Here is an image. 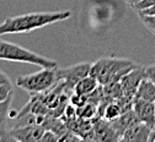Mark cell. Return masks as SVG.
<instances>
[{
    "mask_svg": "<svg viewBox=\"0 0 155 142\" xmlns=\"http://www.w3.org/2000/svg\"><path fill=\"white\" fill-rule=\"evenodd\" d=\"M71 17V11H53V12H31L6 18L0 24V36L14 33H28L45 26L64 21Z\"/></svg>",
    "mask_w": 155,
    "mask_h": 142,
    "instance_id": "obj_1",
    "label": "cell"
},
{
    "mask_svg": "<svg viewBox=\"0 0 155 142\" xmlns=\"http://www.w3.org/2000/svg\"><path fill=\"white\" fill-rule=\"evenodd\" d=\"M137 66L138 65L132 60L108 56L94 63L91 65L90 75L97 80L101 86H105L111 82H118L126 74Z\"/></svg>",
    "mask_w": 155,
    "mask_h": 142,
    "instance_id": "obj_2",
    "label": "cell"
},
{
    "mask_svg": "<svg viewBox=\"0 0 155 142\" xmlns=\"http://www.w3.org/2000/svg\"><path fill=\"white\" fill-rule=\"evenodd\" d=\"M0 60L32 64L41 68H58V63L55 60H51L30 49L8 42V40H4L2 38H0Z\"/></svg>",
    "mask_w": 155,
    "mask_h": 142,
    "instance_id": "obj_3",
    "label": "cell"
},
{
    "mask_svg": "<svg viewBox=\"0 0 155 142\" xmlns=\"http://www.w3.org/2000/svg\"><path fill=\"white\" fill-rule=\"evenodd\" d=\"M58 82V68H42L40 71L18 76L16 80L17 86L32 96L52 90Z\"/></svg>",
    "mask_w": 155,
    "mask_h": 142,
    "instance_id": "obj_4",
    "label": "cell"
},
{
    "mask_svg": "<svg viewBox=\"0 0 155 142\" xmlns=\"http://www.w3.org/2000/svg\"><path fill=\"white\" fill-rule=\"evenodd\" d=\"M43 125L33 124L14 128L10 131H6L0 141H20V142H38L45 132Z\"/></svg>",
    "mask_w": 155,
    "mask_h": 142,
    "instance_id": "obj_5",
    "label": "cell"
},
{
    "mask_svg": "<svg viewBox=\"0 0 155 142\" xmlns=\"http://www.w3.org/2000/svg\"><path fill=\"white\" fill-rule=\"evenodd\" d=\"M91 65H92L91 63H80L67 69L58 70V78H59V81H63V84L68 90L74 92L75 85L80 80L90 75Z\"/></svg>",
    "mask_w": 155,
    "mask_h": 142,
    "instance_id": "obj_6",
    "label": "cell"
},
{
    "mask_svg": "<svg viewBox=\"0 0 155 142\" xmlns=\"http://www.w3.org/2000/svg\"><path fill=\"white\" fill-rule=\"evenodd\" d=\"M85 140H96V141L117 140V141H120V136L116 134V131L113 130L108 120H106L104 118H99V120L92 124V129L87 134Z\"/></svg>",
    "mask_w": 155,
    "mask_h": 142,
    "instance_id": "obj_7",
    "label": "cell"
},
{
    "mask_svg": "<svg viewBox=\"0 0 155 142\" xmlns=\"http://www.w3.org/2000/svg\"><path fill=\"white\" fill-rule=\"evenodd\" d=\"M132 108L140 123L145 124L151 130L155 128V104L153 102L134 98Z\"/></svg>",
    "mask_w": 155,
    "mask_h": 142,
    "instance_id": "obj_8",
    "label": "cell"
},
{
    "mask_svg": "<svg viewBox=\"0 0 155 142\" xmlns=\"http://www.w3.org/2000/svg\"><path fill=\"white\" fill-rule=\"evenodd\" d=\"M143 77H144V68H139V66L134 68L128 74H126L120 81L123 90V96L134 98L135 91H137Z\"/></svg>",
    "mask_w": 155,
    "mask_h": 142,
    "instance_id": "obj_9",
    "label": "cell"
},
{
    "mask_svg": "<svg viewBox=\"0 0 155 142\" xmlns=\"http://www.w3.org/2000/svg\"><path fill=\"white\" fill-rule=\"evenodd\" d=\"M151 129L143 123H138L127 129L121 136L120 141L124 142H147L149 141Z\"/></svg>",
    "mask_w": 155,
    "mask_h": 142,
    "instance_id": "obj_10",
    "label": "cell"
},
{
    "mask_svg": "<svg viewBox=\"0 0 155 142\" xmlns=\"http://www.w3.org/2000/svg\"><path fill=\"white\" fill-rule=\"evenodd\" d=\"M110 123H111L113 130L116 131V134L120 136V140H121V136L123 135V132L127 129H129L130 126L140 123V121L138 120L137 115H135V113H134V110L132 108V109H128V110L123 112L118 118H116L114 120L110 121Z\"/></svg>",
    "mask_w": 155,
    "mask_h": 142,
    "instance_id": "obj_11",
    "label": "cell"
},
{
    "mask_svg": "<svg viewBox=\"0 0 155 142\" xmlns=\"http://www.w3.org/2000/svg\"><path fill=\"white\" fill-rule=\"evenodd\" d=\"M134 98L148 100V102H155V85L147 77H143L140 84L135 91Z\"/></svg>",
    "mask_w": 155,
    "mask_h": 142,
    "instance_id": "obj_12",
    "label": "cell"
},
{
    "mask_svg": "<svg viewBox=\"0 0 155 142\" xmlns=\"http://www.w3.org/2000/svg\"><path fill=\"white\" fill-rule=\"evenodd\" d=\"M100 86L99 81L96 80L94 76L89 75L80 80L74 87V93L80 94V96H89L91 92H94L96 88Z\"/></svg>",
    "mask_w": 155,
    "mask_h": 142,
    "instance_id": "obj_13",
    "label": "cell"
},
{
    "mask_svg": "<svg viewBox=\"0 0 155 142\" xmlns=\"http://www.w3.org/2000/svg\"><path fill=\"white\" fill-rule=\"evenodd\" d=\"M12 102V96L9 97L4 102H0V140L2 136L8 131L6 130V123L10 116V107Z\"/></svg>",
    "mask_w": 155,
    "mask_h": 142,
    "instance_id": "obj_14",
    "label": "cell"
},
{
    "mask_svg": "<svg viewBox=\"0 0 155 142\" xmlns=\"http://www.w3.org/2000/svg\"><path fill=\"white\" fill-rule=\"evenodd\" d=\"M122 113H123V109H122L121 104L117 102V99H114V100H112L111 103H108L105 107L101 118H104V119H106L108 121H112L116 118H118Z\"/></svg>",
    "mask_w": 155,
    "mask_h": 142,
    "instance_id": "obj_15",
    "label": "cell"
},
{
    "mask_svg": "<svg viewBox=\"0 0 155 142\" xmlns=\"http://www.w3.org/2000/svg\"><path fill=\"white\" fill-rule=\"evenodd\" d=\"M96 113H97V104H95L92 102H86L85 104L76 108V116L85 120L92 119L96 115Z\"/></svg>",
    "mask_w": 155,
    "mask_h": 142,
    "instance_id": "obj_16",
    "label": "cell"
},
{
    "mask_svg": "<svg viewBox=\"0 0 155 142\" xmlns=\"http://www.w3.org/2000/svg\"><path fill=\"white\" fill-rule=\"evenodd\" d=\"M11 96H14V90L11 84L0 85V102H4V100H6Z\"/></svg>",
    "mask_w": 155,
    "mask_h": 142,
    "instance_id": "obj_17",
    "label": "cell"
},
{
    "mask_svg": "<svg viewBox=\"0 0 155 142\" xmlns=\"http://www.w3.org/2000/svg\"><path fill=\"white\" fill-rule=\"evenodd\" d=\"M139 18L144 26L155 36V16H147V15H139Z\"/></svg>",
    "mask_w": 155,
    "mask_h": 142,
    "instance_id": "obj_18",
    "label": "cell"
},
{
    "mask_svg": "<svg viewBox=\"0 0 155 142\" xmlns=\"http://www.w3.org/2000/svg\"><path fill=\"white\" fill-rule=\"evenodd\" d=\"M153 5H155V0H140L138 4H135L134 6H132V9L138 14V12H140V11L153 6Z\"/></svg>",
    "mask_w": 155,
    "mask_h": 142,
    "instance_id": "obj_19",
    "label": "cell"
},
{
    "mask_svg": "<svg viewBox=\"0 0 155 142\" xmlns=\"http://www.w3.org/2000/svg\"><path fill=\"white\" fill-rule=\"evenodd\" d=\"M41 141L42 142H57V141H59V137H58L53 131L46 129L42 137H41Z\"/></svg>",
    "mask_w": 155,
    "mask_h": 142,
    "instance_id": "obj_20",
    "label": "cell"
},
{
    "mask_svg": "<svg viewBox=\"0 0 155 142\" xmlns=\"http://www.w3.org/2000/svg\"><path fill=\"white\" fill-rule=\"evenodd\" d=\"M144 77H147L148 80H150L151 82L155 85V64L144 68Z\"/></svg>",
    "mask_w": 155,
    "mask_h": 142,
    "instance_id": "obj_21",
    "label": "cell"
},
{
    "mask_svg": "<svg viewBox=\"0 0 155 142\" xmlns=\"http://www.w3.org/2000/svg\"><path fill=\"white\" fill-rule=\"evenodd\" d=\"M138 15H147V16H155V5H153V6H150V8H148V9H145V10H143V11H140V12H138Z\"/></svg>",
    "mask_w": 155,
    "mask_h": 142,
    "instance_id": "obj_22",
    "label": "cell"
},
{
    "mask_svg": "<svg viewBox=\"0 0 155 142\" xmlns=\"http://www.w3.org/2000/svg\"><path fill=\"white\" fill-rule=\"evenodd\" d=\"M3 84H11V81L3 71H0V85H3Z\"/></svg>",
    "mask_w": 155,
    "mask_h": 142,
    "instance_id": "obj_23",
    "label": "cell"
},
{
    "mask_svg": "<svg viewBox=\"0 0 155 142\" xmlns=\"http://www.w3.org/2000/svg\"><path fill=\"white\" fill-rule=\"evenodd\" d=\"M124 2H126V3L132 8V6H134L135 4H138V3L140 2V0H124Z\"/></svg>",
    "mask_w": 155,
    "mask_h": 142,
    "instance_id": "obj_24",
    "label": "cell"
},
{
    "mask_svg": "<svg viewBox=\"0 0 155 142\" xmlns=\"http://www.w3.org/2000/svg\"><path fill=\"white\" fill-rule=\"evenodd\" d=\"M154 129H155V128H154ZM154 129H153V130H154Z\"/></svg>",
    "mask_w": 155,
    "mask_h": 142,
    "instance_id": "obj_25",
    "label": "cell"
},
{
    "mask_svg": "<svg viewBox=\"0 0 155 142\" xmlns=\"http://www.w3.org/2000/svg\"><path fill=\"white\" fill-rule=\"evenodd\" d=\"M154 104H155V102H154Z\"/></svg>",
    "mask_w": 155,
    "mask_h": 142,
    "instance_id": "obj_26",
    "label": "cell"
}]
</instances>
